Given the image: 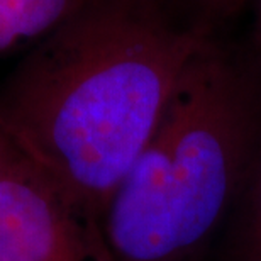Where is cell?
<instances>
[{
  "mask_svg": "<svg viewBox=\"0 0 261 261\" xmlns=\"http://www.w3.org/2000/svg\"><path fill=\"white\" fill-rule=\"evenodd\" d=\"M259 144V85L205 41L100 216L114 261H190L239 200Z\"/></svg>",
  "mask_w": 261,
  "mask_h": 261,
  "instance_id": "2",
  "label": "cell"
},
{
  "mask_svg": "<svg viewBox=\"0 0 261 261\" xmlns=\"http://www.w3.org/2000/svg\"><path fill=\"white\" fill-rule=\"evenodd\" d=\"M31 161L25 158L17 141L9 133L7 126L0 117V180L22 170Z\"/></svg>",
  "mask_w": 261,
  "mask_h": 261,
  "instance_id": "6",
  "label": "cell"
},
{
  "mask_svg": "<svg viewBox=\"0 0 261 261\" xmlns=\"http://www.w3.org/2000/svg\"><path fill=\"white\" fill-rule=\"evenodd\" d=\"M207 7L211 9H216V10H231V9H236L239 5H243L244 2L248 0H202Z\"/></svg>",
  "mask_w": 261,
  "mask_h": 261,
  "instance_id": "7",
  "label": "cell"
},
{
  "mask_svg": "<svg viewBox=\"0 0 261 261\" xmlns=\"http://www.w3.org/2000/svg\"><path fill=\"white\" fill-rule=\"evenodd\" d=\"M85 0H0V56L39 43Z\"/></svg>",
  "mask_w": 261,
  "mask_h": 261,
  "instance_id": "4",
  "label": "cell"
},
{
  "mask_svg": "<svg viewBox=\"0 0 261 261\" xmlns=\"http://www.w3.org/2000/svg\"><path fill=\"white\" fill-rule=\"evenodd\" d=\"M239 202L238 258L239 261H261V144Z\"/></svg>",
  "mask_w": 261,
  "mask_h": 261,
  "instance_id": "5",
  "label": "cell"
},
{
  "mask_svg": "<svg viewBox=\"0 0 261 261\" xmlns=\"http://www.w3.org/2000/svg\"><path fill=\"white\" fill-rule=\"evenodd\" d=\"M0 261H114L100 226L33 163L0 180Z\"/></svg>",
  "mask_w": 261,
  "mask_h": 261,
  "instance_id": "3",
  "label": "cell"
},
{
  "mask_svg": "<svg viewBox=\"0 0 261 261\" xmlns=\"http://www.w3.org/2000/svg\"><path fill=\"white\" fill-rule=\"evenodd\" d=\"M256 33H258V41L261 44V0H258V20H256Z\"/></svg>",
  "mask_w": 261,
  "mask_h": 261,
  "instance_id": "8",
  "label": "cell"
},
{
  "mask_svg": "<svg viewBox=\"0 0 261 261\" xmlns=\"http://www.w3.org/2000/svg\"><path fill=\"white\" fill-rule=\"evenodd\" d=\"M205 41L154 0H85L7 76L0 117L25 158L98 222Z\"/></svg>",
  "mask_w": 261,
  "mask_h": 261,
  "instance_id": "1",
  "label": "cell"
}]
</instances>
